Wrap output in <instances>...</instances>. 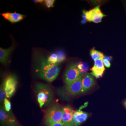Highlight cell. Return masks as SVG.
I'll list each match as a JSON object with an SVG mask.
<instances>
[{"label": "cell", "mask_w": 126, "mask_h": 126, "mask_svg": "<svg viewBox=\"0 0 126 126\" xmlns=\"http://www.w3.org/2000/svg\"><path fill=\"white\" fill-rule=\"evenodd\" d=\"M6 97V94L5 90L4 83L1 85L0 88V103L2 104L4 103V101Z\"/></svg>", "instance_id": "e0dca14e"}, {"label": "cell", "mask_w": 126, "mask_h": 126, "mask_svg": "<svg viewBox=\"0 0 126 126\" xmlns=\"http://www.w3.org/2000/svg\"><path fill=\"white\" fill-rule=\"evenodd\" d=\"M87 113L80 110L74 111L73 114V120L75 126H78L81 123L85 122L87 119Z\"/></svg>", "instance_id": "8fae6325"}, {"label": "cell", "mask_w": 126, "mask_h": 126, "mask_svg": "<svg viewBox=\"0 0 126 126\" xmlns=\"http://www.w3.org/2000/svg\"><path fill=\"white\" fill-rule=\"evenodd\" d=\"M124 106H125V107H126V101L124 102Z\"/></svg>", "instance_id": "4316f807"}, {"label": "cell", "mask_w": 126, "mask_h": 126, "mask_svg": "<svg viewBox=\"0 0 126 126\" xmlns=\"http://www.w3.org/2000/svg\"><path fill=\"white\" fill-rule=\"evenodd\" d=\"M3 17L11 23L19 22L24 18L25 16L19 13L6 12L1 14Z\"/></svg>", "instance_id": "7c38bea8"}, {"label": "cell", "mask_w": 126, "mask_h": 126, "mask_svg": "<svg viewBox=\"0 0 126 126\" xmlns=\"http://www.w3.org/2000/svg\"><path fill=\"white\" fill-rule=\"evenodd\" d=\"M7 98L11 97L15 92L17 87V79L15 75H10L5 79L3 82Z\"/></svg>", "instance_id": "8992f818"}, {"label": "cell", "mask_w": 126, "mask_h": 126, "mask_svg": "<svg viewBox=\"0 0 126 126\" xmlns=\"http://www.w3.org/2000/svg\"><path fill=\"white\" fill-rule=\"evenodd\" d=\"M55 1L54 0H46L44 1V2L47 7L50 8L53 7Z\"/></svg>", "instance_id": "44dd1931"}, {"label": "cell", "mask_w": 126, "mask_h": 126, "mask_svg": "<svg viewBox=\"0 0 126 126\" xmlns=\"http://www.w3.org/2000/svg\"><path fill=\"white\" fill-rule=\"evenodd\" d=\"M83 13L82 15L83 20L82 21V24H84L86 23V15H85V10L83 11Z\"/></svg>", "instance_id": "cb8c5ba5"}, {"label": "cell", "mask_w": 126, "mask_h": 126, "mask_svg": "<svg viewBox=\"0 0 126 126\" xmlns=\"http://www.w3.org/2000/svg\"><path fill=\"white\" fill-rule=\"evenodd\" d=\"M95 82L94 78L92 75L87 74L82 78V93L87 92L92 88Z\"/></svg>", "instance_id": "30bf717a"}, {"label": "cell", "mask_w": 126, "mask_h": 126, "mask_svg": "<svg viewBox=\"0 0 126 126\" xmlns=\"http://www.w3.org/2000/svg\"><path fill=\"white\" fill-rule=\"evenodd\" d=\"M0 122L2 126H23L11 112L6 111L2 105L0 108Z\"/></svg>", "instance_id": "277c9868"}, {"label": "cell", "mask_w": 126, "mask_h": 126, "mask_svg": "<svg viewBox=\"0 0 126 126\" xmlns=\"http://www.w3.org/2000/svg\"><path fill=\"white\" fill-rule=\"evenodd\" d=\"M12 49V47L7 49L0 48V61L2 63L4 64H6L7 63L9 55Z\"/></svg>", "instance_id": "4fadbf2b"}, {"label": "cell", "mask_w": 126, "mask_h": 126, "mask_svg": "<svg viewBox=\"0 0 126 126\" xmlns=\"http://www.w3.org/2000/svg\"><path fill=\"white\" fill-rule=\"evenodd\" d=\"M103 60L98 59L94 61V65L91 69V74L96 78L102 77L105 70Z\"/></svg>", "instance_id": "9c48e42d"}, {"label": "cell", "mask_w": 126, "mask_h": 126, "mask_svg": "<svg viewBox=\"0 0 126 126\" xmlns=\"http://www.w3.org/2000/svg\"><path fill=\"white\" fill-rule=\"evenodd\" d=\"M63 109L57 104H53L46 111L44 123L46 126L55 123L62 122Z\"/></svg>", "instance_id": "3957f363"}, {"label": "cell", "mask_w": 126, "mask_h": 126, "mask_svg": "<svg viewBox=\"0 0 126 126\" xmlns=\"http://www.w3.org/2000/svg\"><path fill=\"white\" fill-rule=\"evenodd\" d=\"M35 90L37 95V99L40 107L48 106L54 98L53 91L49 86L38 83L35 86Z\"/></svg>", "instance_id": "7a4b0ae2"}, {"label": "cell", "mask_w": 126, "mask_h": 126, "mask_svg": "<svg viewBox=\"0 0 126 126\" xmlns=\"http://www.w3.org/2000/svg\"><path fill=\"white\" fill-rule=\"evenodd\" d=\"M82 75L81 74L72 84L67 86L65 90L68 94L71 96H75L82 93Z\"/></svg>", "instance_id": "ba28073f"}, {"label": "cell", "mask_w": 126, "mask_h": 126, "mask_svg": "<svg viewBox=\"0 0 126 126\" xmlns=\"http://www.w3.org/2000/svg\"><path fill=\"white\" fill-rule=\"evenodd\" d=\"M86 20L89 22L98 23L101 22L102 19L106 16L102 12L99 6L88 11L85 10Z\"/></svg>", "instance_id": "52a82bcc"}, {"label": "cell", "mask_w": 126, "mask_h": 126, "mask_svg": "<svg viewBox=\"0 0 126 126\" xmlns=\"http://www.w3.org/2000/svg\"><path fill=\"white\" fill-rule=\"evenodd\" d=\"M60 70L59 64L50 63L47 60L42 58L41 60L39 75L45 81L51 83L58 77Z\"/></svg>", "instance_id": "6da1fadb"}, {"label": "cell", "mask_w": 126, "mask_h": 126, "mask_svg": "<svg viewBox=\"0 0 126 126\" xmlns=\"http://www.w3.org/2000/svg\"><path fill=\"white\" fill-rule=\"evenodd\" d=\"M81 74L77 64L73 63L70 64L64 75V81L67 86L72 84Z\"/></svg>", "instance_id": "5b68a950"}, {"label": "cell", "mask_w": 126, "mask_h": 126, "mask_svg": "<svg viewBox=\"0 0 126 126\" xmlns=\"http://www.w3.org/2000/svg\"><path fill=\"white\" fill-rule=\"evenodd\" d=\"M103 62L104 64L106 67L107 68L110 67L111 66V63H110V61H108L107 60L104 59Z\"/></svg>", "instance_id": "603a6c76"}, {"label": "cell", "mask_w": 126, "mask_h": 126, "mask_svg": "<svg viewBox=\"0 0 126 126\" xmlns=\"http://www.w3.org/2000/svg\"><path fill=\"white\" fill-rule=\"evenodd\" d=\"M73 114L74 113H67L63 111L62 122L65 126H75L73 120Z\"/></svg>", "instance_id": "5bb4252c"}, {"label": "cell", "mask_w": 126, "mask_h": 126, "mask_svg": "<svg viewBox=\"0 0 126 126\" xmlns=\"http://www.w3.org/2000/svg\"><path fill=\"white\" fill-rule=\"evenodd\" d=\"M47 60L50 63L54 64L58 63V56L57 54H53L51 55L48 58Z\"/></svg>", "instance_id": "ac0fdd59"}, {"label": "cell", "mask_w": 126, "mask_h": 126, "mask_svg": "<svg viewBox=\"0 0 126 126\" xmlns=\"http://www.w3.org/2000/svg\"><path fill=\"white\" fill-rule=\"evenodd\" d=\"M57 54L58 56V64L65 60V55L64 52L63 51H60L57 53Z\"/></svg>", "instance_id": "d6986e66"}, {"label": "cell", "mask_w": 126, "mask_h": 126, "mask_svg": "<svg viewBox=\"0 0 126 126\" xmlns=\"http://www.w3.org/2000/svg\"><path fill=\"white\" fill-rule=\"evenodd\" d=\"M46 126H65L63 122L55 123L49 124Z\"/></svg>", "instance_id": "7402d4cb"}, {"label": "cell", "mask_w": 126, "mask_h": 126, "mask_svg": "<svg viewBox=\"0 0 126 126\" xmlns=\"http://www.w3.org/2000/svg\"><path fill=\"white\" fill-rule=\"evenodd\" d=\"M104 59L107 60L108 61H111L112 58L111 57V56H108V57H104Z\"/></svg>", "instance_id": "d4e9b609"}, {"label": "cell", "mask_w": 126, "mask_h": 126, "mask_svg": "<svg viewBox=\"0 0 126 126\" xmlns=\"http://www.w3.org/2000/svg\"><path fill=\"white\" fill-rule=\"evenodd\" d=\"M34 2H39V3H42L43 2H44V0H35L34 1Z\"/></svg>", "instance_id": "484cf974"}, {"label": "cell", "mask_w": 126, "mask_h": 126, "mask_svg": "<svg viewBox=\"0 0 126 126\" xmlns=\"http://www.w3.org/2000/svg\"><path fill=\"white\" fill-rule=\"evenodd\" d=\"M90 54L92 58L94 61L98 59L103 60L104 58V56L102 53L96 50L94 48L91 50Z\"/></svg>", "instance_id": "9a60e30c"}, {"label": "cell", "mask_w": 126, "mask_h": 126, "mask_svg": "<svg viewBox=\"0 0 126 126\" xmlns=\"http://www.w3.org/2000/svg\"><path fill=\"white\" fill-rule=\"evenodd\" d=\"M4 103L5 110L8 112L10 111L11 107V103L7 99V98H6L4 101Z\"/></svg>", "instance_id": "ffe728a7"}, {"label": "cell", "mask_w": 126, "mask_h": 126, "mask_svg": "<svg viewBox=\"0 0 126 126\" xmlns=\"http://www.w3.org/2000/svg\"><path fill=\"white\" fill-rule=\"evenodd\" d=\"M77 67L82 75L87 71L88 66L86 63H79L77 64Z\"/></svg>", "instance_id": "2e32d148"}]
</instances>
